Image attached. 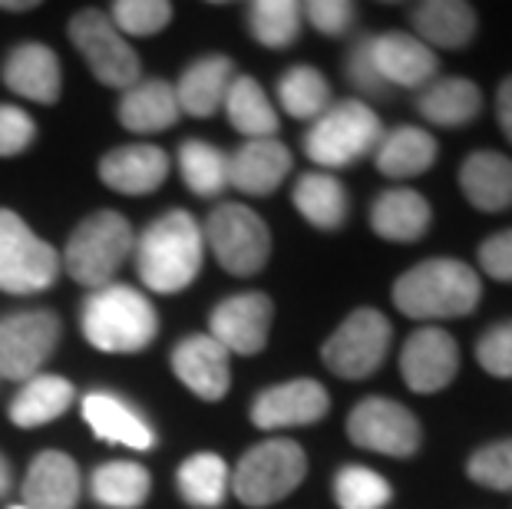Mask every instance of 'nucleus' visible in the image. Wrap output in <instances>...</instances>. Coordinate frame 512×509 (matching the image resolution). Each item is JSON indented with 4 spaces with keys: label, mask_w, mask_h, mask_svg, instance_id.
Here are the masks:
<instances>
[{
    "label": "nucleus",
    "mask_w": 512,
    "mask_h": 509,
    "mask_svg": "<svg viewBox=\"0 0 512 509\" xmlns=\"http://www.w3.org/2000/svg\"><path fill=\"white\" fill-rule=\"evenodd\" d=\"M37 7V0H0V10H30Z\"/></svg>",
    "instance_id": "nucleus-47"
},
{
    "label": "nucleus",
    "mask_w": 512,
    "mask_h": 509,
    "mask_svg": "<svg viewBox=\"0 0 512 509\" xmlns=\"http://www.w3.org/2000/svg\"><path fill=\"white\" fill-rule=\"evenodd\" d=\"M394 328L377 308H357L328 341H324L321 357L328 371L344 377V381H364L384 364L390 351Z\"/></svg>",
    "instance_id": "nucleus-10"
},
{
    "label": "nucleus",
    "mask_w": 512,
    "mask_h": 509,
    "mask_svg": "<svg viewBox=\"0 0 512 509\" xmlns=\"http://www.w3.org/2000/svg\"><path fill=\"white\" fill-rule=\"evenodd\" d=\"M328 410H331L328 391L318 381H311V377H298V381L275 384L255 397L252 424L258 430L308 427L328 417Z\"/></svg>",
    "instance_id": "nucleus-15"
},
{
    "label": "nucleus",
    "mask_w": 512,
    "mask_h": 509,
    "mask_svg": "<svg viewBox=\"0 0 512 509\" xmlns=\"http://www.w3.org/2000/svg\"><path fill=\"white\" fill-rule=\"evenodd\" d=\"M460 189L479 212L512 209V159L493 149H479L460 166Z\"/></svg>",
    "instance_id": "nucleus-23"
},
{
    "label": "nucleus",
    "mask_w": 512,
    "mask_h": 509,
    "mask_svg": "<svg viewBox=\"0 0 512 509\" xmlns=\"http://www.w3.org/2000/svg\"><path fill=\"white\" fill-rule=\"evenodd\" d=\"M291 172V153L278 139H248L228 156V186L245 196H271Z\"/></svg>",
    "instance_id": "nucleus-19"
},
{
    "label": "nucleus",
    "mask_w": 512,
    "mask_h": 509,
    "mask_svg": "<svg viewBox=\"0 0 512 509\" xmlns=\"http://www.w3.org/2000/svg\"><path fill=\"white\" fill-rule=\"evenodd\" d=\"M179 116L182 110L176 100V86H169L166 80H139L119 100V123L129 133H162V129L176 126Z\"/></svg>",
    "instance_id": "nucleus-26"
},
{
    "label": "nucleus",
    "mask_w": 512,
    "mask_h": 509,
    "mask_svg": "<svg viewBox=\"0 0 512 509\" xmlns=\"http://www.w3.org/2000/svg\"><path fill=\"white\" fill-rule=\"evenodd\" d=\"M235 80V63L228 57H202L182 73L176 86L179 110L189 116H212L219 106H225L228 86Z\"/></svg>",
    "instance_id": "nucleus-27"
},
{
    "label": "nucleus",
    "mask_w": 512,
    "mask_h": 509,
    "mask_svg": "<svg viewBox=\"0 0 512 509\" xmlns=\"http://www.w3.org/2000/svg\"><path fill=\"white\" fill-rule=\"evenodd\" d=\"M483 281L466 262L427 258L394 281V305L413 321H450L473 314Z\"/></svg>",
    "instance_id": "nucleus-2"
},
{
    "label": "nucleus",
    "mask_w": 512,
    "mask_h": 509,
    "mask_svg": "<svg viewBox=\"0 0 512 509\" xmlns=\"http://www.w3.org/2000/svg\"><path fill=\"white\" fill-rule=\"evenodd\" d=\"M205 258V235L192 212L172 209L146 225L136 245L139 278L156 295H176L199 278Z\"/></svg>",
    "instance_id": "nucleus-1"
},
{
    "label": "nucleus",
    "mask_w": 512,
    "mask_h": 509,
    "mask_svg": "<svg viewBox=\"0 0 512 509\" xmlns=\"http://www.w3.org/2000/svg\"><path fill=\"white\" fill-rule=\"evenodd\" d=\"M308 476V457L294 440H265L238 460L235 476L228 480V490L245 506H275L291 496Z\"/></svg>",
    "instance_id": "nucleus-6"
},
{
    "label": "nucleus",
    "mask_w": 512,
    "mask_h": 509,
    "mask_svg": "<svg viewBox=\"0 0 512 509\" xmlns=\"http://www.w3.org/2000/svg\"><path fill=\"white\" fill-rule=\"evenodd\" d=\"M384 139L377 113L364 100H341L314 119L304 136V156L321 169H344L374 153Z\"/></svg>",
    "instance_id": "nucleus-4"
},
{
    "label": "nucleus",
    "mask_w": 512,
    "mask_h": 509,
    "mask_svg": "<svg viewBox=\"0 0 512 509\" xmlns=\"http://www.w3.org/2000/svg\"><path fill=\"white\" fill-rule=\"evenodd\" d=\"M430 202L417 189H387L370 205V229L387 242H417L430 229Z\"/></svg>",
    "instance_id": "nucleus-25"
},
{
    "label": "nucleus",
    "mask_w": 512,
    "mask_h": 509,
    "mask_svg": "<svg viewBox=\"0 0 512 509\" xmlns=\"http://www.w3.org/2000/svg\"><path fill=\"white\" fill-rule=\"evenodd\" d=\"M390 483L377 470L347 463L334 476V500L341 509H384L390 503Z\"/></svg>",
    "instance_id": "nucleus-38"
},
{
    "label": "nucleus",
    "mask_w": 512,
    "mask_h": 509,
    "mask_svg": "<svg viewBox=\"0 0 512 509\" xmlns=\"http://www.w3.org/2000/svg\"><path fill=\"white\" fill-rule=\"evenodd\" d=\"M370 60H374L377 77L387 86H403V90H423L437 80L440 60L427 43L410 34H377L370 37Z\"/></svg>",
    "instance_id": "nucleus-16"
},
{
    "label": "nucleus",
    "mask_w": 512,
    "mask_h": 509,
    "mask_svg": "<svg viewBox=\"0 0 512 509\" xmlns=\"http://www.w3.org/2000/svg\"><path fill=\"white\" fill-rule=\"evenodd\" d=\"M275 305L261 291H245V295L225 298L209 318V338H215L228 354L252 357L265 351Z\"/></svg>",
    "instance_id": "nucleus-14"
},
{
    "label": "nucleus",
    "mask_w": 512,
    "mask_h": 509,
    "mask_svg": "<svg viewBox=\"0 0 512 509\" xmlns=\"http://www.w3.org/2000/svg\"><path fill=\"white\" fill-rule=\"evenodd\" d=\"M76 500H80V467L60 450L40 453L24 476V506L76 509Z\"/></svg>",
    "instance_id": "nucleus-21"
},
{
    "label": "nucleus",
    "mask_w": 512,
    "mask_h": 509,
    "mask_svg": "<svg viewBox=\"0 0 512 509\" xmlns=\"http://www.w3.org/2000/svg\"><path fill=\"white\" fill-rule=\"evenodd\" d=\"M460 371V344L443 328H420L413 331L400 351V374L403 384L413 394H437L446 384H453Z\"/></svg>",
    "instance_id": "nucleus-13"
},
{
    "label": "nucleus",
    "mask_w": 512,
    "mask_h": 509,
    "mask_svg": "<svg viewBox=\"0 0 512 509\" xmlns=\"http://www.w3.org/2000/svg\"><path fill=\"white\" fill-rule=\"evenodd\" d=\"M4 83L17 96H24V100H34L43 106L57 103L63 86L57 53L43 47V43H20V47L10 50L4 63Z\"/></svg>",
    "instance_id": "nucleus-20"
},
{
    "label": "nucleus",
    "mask_w": 512,
    "mask_h": 509,
    "mask_svg": "<svg viewBox=\"0 0 512 509\" xmlns=\"http://www.w3.org/2000/svg\"><path fill=\"white\" fill-rule=\"evenodd\" d=\"M228 463L219 453H195L179 467V496L195 509H215L222 506L228 493Z\"/></svg>",
    "instance_id": "nucleus-34"
},
{
    "label": "nucleus",
    "mask_w": 512,
    "mask_h": 509,
    "mask_svg": "<svg viewBox=\"0 0 512 509\" xmlns=\"http://www.w3.org/2000/svg\"><path fill=\"white\" fill-rule=\"evenodd\" d=\"M476 361L486 374L512 377V321L496 324L476 341Z\"/></svg>",
    "instance_id": "nucleus-41"
},
{
    "label": "nucleus",
    "mask_w": 512,
    "mask_h": 509,
    "mask_svg": "<svg viewBox=\"0 0 512 509\" xmlns=\"http://www.w3.org/2000/svg\"><path fill=\"white\" fill-rule=\"evenodd\" d=\"M110 20L123 37H156L159 30L169 27L172 4L166 0H119L113 4Z\"/></svg>",
    "instance_id": "nucleus-39"
},
{
    "label": "nucleus",
    "mask_w": 512,
    "mask_h": 509,
    "mask_svg": "<svg viewBox=\"0 0 512 509\" xmlns=\"http://www.w3.org/2000/svg\"><path fill=\"white\" fill-rule=\"evenodd\" d=\"M10 509H27V506H24V503H20V506H10Z\"/></svg>",
    "instance_id": "nucleus-49"
},
{
    "label": "nucleus",
    "mask_w": 512,
    "mask_h": 509,
    "mask_svg": "<svg viewBox=\"0 0 512 509\" xmlns=\"http://www.w3.org/2000/svg\"><path fill=\"white\" fill-rule=\"evenodd\" d=\"M301 14L308 17V24L324 37H344L354 24L357 7L347 0H311L308 7H301Z\"/></svg>",
    "instance_id": "nucleus-42"
},
{
    "label": "nucleus",
    "mask_w": 512,
    "mask_h": 509,
    "mask_svg": "<svg viewBox=\"0 0 512 509\" xmlns=\"http://www.w3.org/2000/svg\"><path fill=\"white\" fill-rule=\"evenodd\" d=\"M377 169L390 179H413L437 162V139L420 126H397L374 149Z\"/></svg>",
    "instance_id": "nucleus-30"
},
{
    "label": "nucleus",
    "mask_w": 512,
    "mask_h": 509,
    "mask_svg": "<svg viewBox=\"0 0 512 509\" xmlns=\"http://www.w3.org/2000/svg\"><path fill=\"white\" fill-rule=\"evenodd\" d=\"M202 235L228 275H258L271 258V232L265 219L242 202L215 205Z\"/></svg>",
    "instance_id": "nucleus-7"
},
{
    "label": "nucleus",
    "mask_w": 512,
    "mask_h": 509,
    "mask_svg": "<svg viewBox=\"0 0 512 509\" xmlns=\"http://www.w3.org/2000/svg\"><path fill=\"white\" fill-rule=\"evenodd\" d=\"M225 348L209 334H192L172 351V371L179 381L202 400H222L232 387V367Z\"/></svg>",
    "instance_id": "nucleus-17"
},
{
    "label": "nucleus",
    "mask_w": 512,
    "mask_h": 509,
    "mask_svg": "<svg viewBox=\"0 0 512 509\" xmlns=\"http://www.w3.org/2000/svg\"><path fill=\"white\" fill-rule=\"evenodd\" d=\"M301 4L294 0H255L248 7V30L261 47L285 50L301 34Z\"/></svg>",
    "instance_id": "nucleus-37"
},
{
    "label": "nucleus",
    "mask_w": 512,
    "mask_h": 509,
    "mask_svg": "<svg viewBox=\"0 0 512 509\" xmlns=\"http://www.w3.org/2000/svg\"><path fill=\"white\" fill-rule=\"evenodd\" d=\"M129 252H133L129 222L119 212L103 209L76 225L67 252H63V265L73 281L96 291L110 285V278L126 265Z\"/></svg>",
    "instance_id": "nucleus-5"
},
{
    "label": "nucleus",
    "mask_w": 512,
    "mask_h": 509,
    "mask_svg": "<svg viewBox=\"0 0 512 509\" xmlns=\"http://www.w3.org/2000/svg\"><path fill=\"white\" fill-rule=\"evenodd\" d=\"M479 268L496 281H512V229L489 235L479 245Z\"/></svg>",
    "instance_id": "nucleus-45"
},
{
    "label": "nucleus",
    "mask_w": 512,
    "mask_h": 509,
    "mask_svg": "<svg viewBox=\"0 0 512 509\" xmlns=\"http://www.w3.org/2000/svg\"><path fill=\"white\" fill-rule=\"evenodd\" d=\"M159 331V314L129 285L96 288L83 301V334L96 351L106 354H136L146 351Z\"/></svg>",
    "instance_id": "nucleus-3"
},
{
    "label": "nucleus",
    "mask_w": 512,
    "mask_h": 509,
    "mask_svg": "<svg viewBox=\"0 0 512 509\" xmlns=\"http://www.w3.org/2000/svg\"><path fill=\"white\" fill-rule=\"evenodd\" d=\"M417 110L433 126H466L483 110V93L466 77H443L423 86V93L417 96Z\"/></svg>",
    "instance_id": "nucleus-28"
},
{
    "label": "nucleus",
    "mask_w": 512,
    "mask_h": 509,
    "mask_svg": "<svg viewBox=\"0 0 512 509\" xmlns=\"http://www.w3.org/2000/svg\"><path fill=\"white\" fill-rule=\"evenodd\" d=\"M344 73H347V80H351V86L357 93L387 96V90H390V86L377 77L374 60H370V37H361L351 47V53H347V60H344Z\"/></svg>",
    "instance_id": "nucleus-43"
},
{
    "label": "nucleus",
    "mask_w": 512,
    "mask_h": 509,
    "mask_svg": "<svg viewBox=\"0 0 512 509\" xmlns=\"http://www.w3.org/2000/svg\"><path fill=\"white\" fill-rule=\"evenodd\" d=\"M70 40L90 63L93 77L113 90H129L143 80L139 53L129 47V40L113 27V20L103 10H83L70 20Z\"/></svg>",
    "instance_id": "nucleus-9"
},
{
    "label": "nucleus",
    "mask_w": 512,
    "mask_h": 509,
    "mask_svg": "<svg viewBox=\"0 0 512 509\" xmlns=\"http://www.w3.org/2000/svg\"><path fill=\"white\" fill-rule=\"evenodd\" d=\"M83 417H86V424L93 427L96 440H103V443H123L129 450L156 447V433H152L146 420L116 394H106V391L86 394Z\"/></svg>",
    "instance_id": "nucleus-22"
},
{
    "label": "nucleus",
    "mask_w": 512,
    "mask_h": 509,
    "mask_svg": "<svg viewBox=\"0 0 512 509\" xmlns=\"http://www.w3.org/2000/svg\"><path fill=\"white\" fill-rule=\"evenodd\" d=\"M10 490V463L0 457V496Z\"/></svg>",
    "instance_id": "nucleus-48"
},
{
    "label": "nucleus",
    "mask_w": 512,
    "mask_h": 509,
    "mask_svg": "<svg viewBox=\"0 0 512 509\" xmlns=\"http://www.w3.org/2000/svg\"><path fill=\"white\" fill-rule=\"evenodd\" d=\"M37 126L20 106H0V156H17L34 143Z\"/></svg>",
    "instance_id": "nucleus-44"
},
{
    "label": "nucleus",
    "mask_w": 512,
    "mask_h": 509,
    "mask_svg": "<svg viewBox=\"0 0 512 509\" xmlns=\"http://www.w3.org/2000/svg\"><path fill=\"white\" fill-rule=\"evenodd\" d=\"M73 384L67 377H57V374H37L24 381V387L17 391L14 404H10V420L17 427H43L50 420L63 417L73 404Z\"/></svg>",
    "instance_id": "nucleus-31"
},
{
    "label": "nucleus",
    "mask_w": 512,
    "mask_h": 509,
    "mask_svg": "<svg viewBox=\"0 0 512 509\" xmlns=\"http://www.w3.org/2000/svg\"><path fill=\"white\" fill-rule=\"evenodd\" d=\"M496 123H499V133H503L506 143L512 146V77H506L496 90Z\"/></svg>",
    "instance_id": "nucleus-46"
},
{
    "label": "nucleus",
    "mask_w": 512,
    "mask_h": 509,
    "mask_svg": "<svg viewBox=\"0 0 512 509\" xmlns=\"http://www.w3.org/2000/svg\"><path fill=\"white\" fill-rule=\"evenodd\" d=\"M347 437L361 450L407 460L420 450L423 430H420V420L403 404H397V400L367 397L351 410V417H347Z\"/></svg>",
    "instance_id": "nucleus-11"
},
{
    "label": "nucleus",
    "mask_w": 512,
    "mask_h": 509,
    "mask_svg": "<svg viewBox=\"0 0 512 509\" xmlns=\"http://www.w3.org/2000/svg\"><path fill=\"white\" fill-rule=\"evenodd\" d=\"M60 275L57 248L30 232L17 212L0 209V291L7 295H37Z\"/></svg>",
    "instance_id": "nucleus-8"
},
{
    "label": "nucleus",
    "mask_w": 512,
    "mask_h": 509,
    "mask_svg": "<svg viewBox=\"0 0 512 509\" xmlns=\"http://www.w3.org/2000/svg\"><path fill=\"white\" fill-rule=\"evenodd\" d=\"M278 100L294 119H318L331 110V83L321 70L298 63L278 80Z\"/></svg>",
    "instance_id": "nucleus-35"
},
{
    "label": "nucleus",
    "mask_w": 512,
    "mask_h": 509,
    "mask_svg": "<svg viewBox=\"0 0 512 509\" xmlns=\"http://www.w3.org/2000/svg\"><path fill=\"white\" fill-rule=\"evenodd\" d=\"M410 24L417 30V40L427 43L430 50H463L476 37L479 17L463 0H427L413 7Z\"/></svg>",
    "instance_id": "nucleus-24"
},
{
    "label": "nucleus",
    "mask_w": 512,
    "mask_h": 509,
    "mask_svg": "<svg viewBox=\"0 0 512 509\" xmlns=\"http://www.w3.org/2000/svg\"><path fill=\"white\" fill-rule=\"evenodd\" d=\"M225 113L232 129H238L248 139H275L278 133V113L268 103L265 90L255 77H235L225 96Z\"/></svg>",
    "instance_id": "nucleus-32"
},
{
    "label": "nucleus",
    "mask_w": 512,
    "mask_h": 509,
    "mask_svg": "<svg viewBox=\"0 0 512 509\" xmlns=\"http://www.w3.org/2000/svg\"><path fill=\"white\" fill-rule=\"evenodd\" d=\"M466 473H470L473 483L486 486V490L509 493L512 490V437L479 447L470 457V463H466Z\"/></svg>",
    "instance_id": "nucleus-40"
},
{
    "label": "nucleus",
    "mask_w": 512,
    "mask_h": 509,
    "mask_svg": "<svg viewBox=\"0 0 512 509\" xmlns=\"http://www.w3.org/2000/svg\"><path fill=\"white\" fill-rule=\"evenodd\" d=\"M179 169L185 186L202 199L222 196L228 186V156L219 146L202 143V139H189L179 146Z\"/></svg>",
    "instance_id": "nucleus-36"
},
{
    "label": "nucleus",
    "mask_w": 512,
    "mask_h": 509,
    "mask_svg": "<svg viewBox=\"0 0 512 509\" xmlns=\"http://www.w3.org/2000/svg\"><path fill=\"white\" fill-rule=\"evenodd\" d=\"M60 341V318L53 311H14L0 318V377L30 381Z\"/></svg>",
    "instance_id": "nucleus-12"
},
{
    "label": "nucleus",
    "mask_w": 512,
    "mask_h": 509,
    "mask_svg": "<svg viewBox=\"0 0 512 509\" xmlns=\"http://www.w3.org/2000/svg\"><path fill=\"white\" fill-rule=\"evenodd\" d=\"M294 209L308 219L314 229H341L347 212H351V196H347L344 182L331 172H304L294 182Z\"/></svg>",
    "instance_id": "nucleus-29"
},
{
    "label": "nucleus",
    "mask_w": 512,
    "mask_h": 509,
    "mask_svg": "<svg viewBox=\"0 0 512 509\" xmlns=\"http://www.w3.org/2000/svg\"><path fill=\"white\" fill-rule=\"evenodd\" d=\"M169 176V156L159 146H119L100 159V179L123 196H149Z\"/></svg>",
    "instance_id": "nucleus-18"
},
{
    "label": "nucleus",
    "mask_w": 512,
    "mask_h": 509,
    "mask_svg": "<svg viewBox=\"0 0 512 509\" xmlns=\"http://www.w3.org/2000/svg\"><path fill=\"white\" fill-rule=\"evenodd\" d=\"M152 476L143 463L110 460L93 470V500L106 509H139L149 500Z\"/></svg>",
    "instance_id": "nucleus-33"
}]
</instances>
